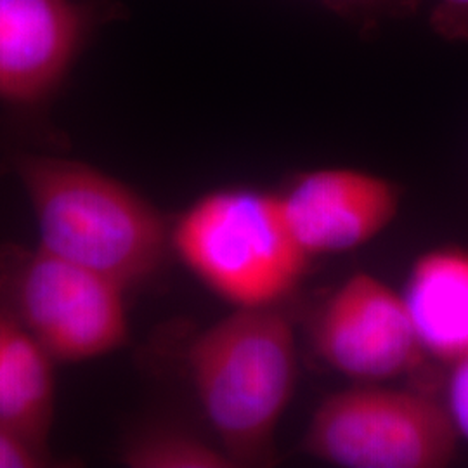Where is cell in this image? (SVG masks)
Returning <instances> with one entry per match:
<instances>
[{
  "instance_id": "cell-8",
  "label": "cell",
  "mask_w": 468,
  "mask_h": 468,
  "mask_svg": "<svg viewBox=\"0 0 468 468\" xmlns=\"http://www.w3.org/2000/svg\"><path fill=\"white\" fill-rule=\"evenodd\" d=\"M280 198L286 222L311 261L373 241L401 208L399 186L384 176L352 167L302 172Z\"/></svg>"
},
{
  "instance_id": "cell-7",
  "label": "cell",
  "mask_w": 468,
  "mask_h": 468,
  "mask_svg": "<svg viewBox=\"0 0 468 468\" xmlns=\"http://www.w3.org/2000/svg\"><path fill=\"white\" fill-rule=\"evenodd\" d=\"M313 340L319 357L354 384H387L425 357L401 292L368 272L352 274L328 297Z\"/></svg>"
},
{
  "instance_id": "cell-11",
  "label": "cell",
  "mask_w": 468,
  "mask_h": 468,
  "mask_svg": "<svg viewBox=\"0 0 468 468\" xmlns=\"http://www.w3.org/2000/svg\"><path fill=\"white\" fill-rule=\"evenodd\" d=\"M122 462L131 468L236 467L218 444L176 431H156L137 437L123 450Z\"/></svg>"
},
{
  "instance_id": "cell-1",
  "label": "cell",
  "mask_w": 468,
  "mask_h": 468,
  "mask_svg": "<svg viewBox=\"0 0 468 468\" xmlns=\"http://www.w3.org/2000/svg\"><path fill=\"white\" fill-rule=\"evenodd\" d=\"M38 245L120 284L148 282L170 251V226L134 187L85 162L17 154Z\"/></svg>"
},
{
  "instance_id": "cell-9",
  "label": "cell",
  "mask_w": 468,
  "mask_h": 468,
  "mask_svg": "<svg viewBox=\"0 0 468 468\" xmlns=\"http://www.w3.org/2000/svg\"><path fill=\"white\" fill-rule=\"evenodd\" d=\"M425 357L446 365L468 354V249L423 251L401 290Z\"/></svg>"
},
{
  "instance_id": "cell-5",
  "label": "cell",
  "mask_w": 468,
  "mask_h": 468,
  "mask_svg": "<svg viewBox=\"0 0 468 468\" xmlns=\"http://www.w3.org/2000/svg\"><path fill=\"white\" fill-rule=\"evenodd\" d=\"M460 437L444 401L387 384H356L319 402L302 448L342 468H442Z\"/></svg>"
},
{
  "instance_id": "cell-3",
  "label": "cell",
  "mask_w": 468,
  "mask_h": 468,
  "mask_svg": "<svg viewBox=\"0 0 468 468\" xmlns=\"http://www.w3.org/2000/svg\"><path fill=\"white\" fill-rule=\"evenodd\" d=\"M170 251L234 309L278 305L311 262L280 193L250 187H218L193 201L170 226Z\"/></svg>"
},
{
  "instance_id": "cell-10",
  "label": "cell",
  "mask_w": 468,
  "mask_h": 468,
  "mask_svg": "<svg viewBox=\"0 0 468 468\" xmlns=\"http://www.w3.org/2000/svg\"><path fill=\"white\" fill-rule=\"evenodd\" d=\"M48 352L0 311V420L49 450L56 377Z\"/></svg>"
},
{
  "instance_id": "cell-4",
  "label": "cell",
  "mask_w": 468,
  "mask_h": 468,
  "mask_svg": "<svg viewBox=\"0 0 468 468\" xmlns=\"http://www.w3.org/2000/svg\"><path fill=\"white\" fill-rule=\"evenodd\" d=\"M127 290L37 247H0V311L52 361L101 359L129 342Z\"/></svg>"
},
{
  "instance_id": "cell-14",
  "label": "cell",
  "mask_w": 468,
  "mask_h": 468,
  "mask_svg": "<svg viewBox=\"0 0 468 468\" xmlns=\"http://www.w3.org/2000/svg\"><path fill=\"white\" fill-rule=\"evenodd\" d=\"M446 384L444 404L460 441L468 444V354L452 361Z\"/></svg>"
},
{
  "instance_id": "cell-12",
  "label": "cell",
  "mask_w": 468,
  "mask_h": 468,
  "mask_svg": "<svg viewBox=\"0 0 468 468\" xmlns=\"http://www.w3.org/2000/svg\"><path fill=\"white\" fill-rule=\"evenodd\" d=\"M336 16L344 17L363 35L375 32L387 21L417 15L423 0H319Z\"/></svg>"
},
{
  "instance_id": "cell-13",
  "label": "cell",
  "mask_w": 468,
  "mask_h": 468,
  "mask_svg": "<svg viewBox=\"0 0 468 468\" xmlns=\"http://www.w3.org/2000/svg\"><path fill=\"white\" fill-rule=\"evenodd\" d=\"M50 462L48 448L0 420V468L49 467Z\"/></svg>"
},
{
  "instance_id": "cell-2",
  "label": "cell",
  "mask_w": 468,
  "mask_h": 468,
  "mask_svg": "<svg viewBox=\"0 0 468 468\" xmlns=\"http://www.w3.org/2000/svg\"><path fill=\"white\" fill-rule=\"evenodd\" d=\"M195 396L236 467L272 460L274 435L295 394L297 338L272 307L234 309L187 349Z\"/></svg>"
},
{
  "instance_id": "cell-6",
  "label": "cell",
  "mask_w": 468,
  "mask_h": 468,
  "mask_svg": "<svg viewBox=\"0 0 468 468\" xmlns=\"http://www.w3.org/2000/svg\"><path fill=\"white\" fill-rule=\"evenodd\" d=\"M115 0H0V101L38 108L67 82Z\"/></svg>"
},
{
  "instance_id": "cell-15",
  "label": "cell",
  "mask_w": 468,
  "mask_h": 468,
  "mask_svg": "<svg viewBox=\"0 0 468 468\" xmlns=\"http://www.w3.org/2000/svg\"><path fill=\"white\" fill-rule=\"evenodd\" d=\"M429 23L441 38L468 44V0H435Z\"/></svg>"
}]
</instances>
